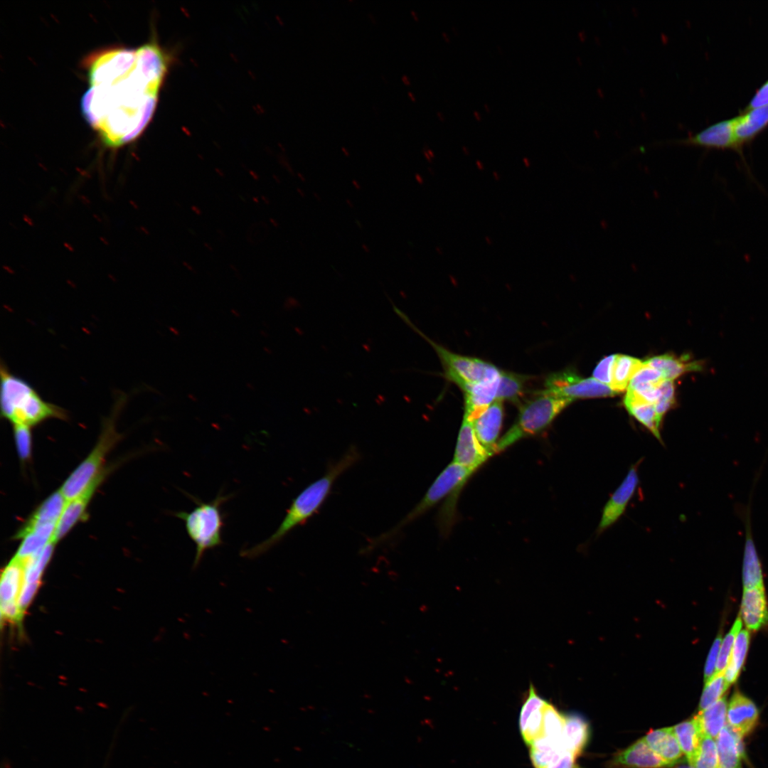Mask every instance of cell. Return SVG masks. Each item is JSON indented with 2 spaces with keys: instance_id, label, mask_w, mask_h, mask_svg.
<instances>
[{
  "instance_id": "1",
  "label": "cell",
  "mask_w": 768,
  "mask_h": 768,
  "mask_svg": "<svg viewBox=\"0 0 768 768\" xmlns=\"http://www.w3.org/2000/svg\"><path fill=\"white\" fill-rule=\"evenodd\" d=\"M166 70V58L154 43L110 50L94 60L82 110L104 145L117 149L141 134L153 115Z\"/></svg>"
},
{
  "instance_id": "2",
  "label": "cell",
  "mask_w": 768,
  "mask_h": 768,
  "mask_svg": "<svg viewBox=\"0 0 768 768\" xmlns=\"http://www.w3.org/2000/svg\"><path fill=\"white\" fill-rule=\"evenodd\" d=\"M360 458L357 447L351 446L339 459L328 466L321 477L311 483L292 500L280 525L269 538L242 550L240 555L251 559L257 558L281 542L294 528L306 523L320 509L338 477Z\"/></svg>"
},
{
  "instance_id": "3",
  "label": "cell",
  "mask_w": 768,
  "mask_h": 768,
  "mask_svg": "<svg viewBox=\"0 0 768 768\" xmlns=\"http://www.w3.org/2000/svg\"><path fill=\"white\" fill-rule=\"evenodd\" d=\"M1 415L12 425L30 427L50 418L65 420L68 412L44 400L27 381L12 373L1 361Z\"/></svg>"
},
{
  "instance_id": "4",
  "label": "cell",
  "mask_w": 768,
  "mask_h": 768,
  "mask_svg": "<svg viewBox=\"0 0 768 768\" xmlns=\"http://www.w3.org/2000/svg\"><path fill=\"white\" fill-rule=\"evenodd\" d=\"M573 400L555 396L544 390L521 405L513 425L499 439L496 454L506 449L521 439L544 432L555 417Z\"/></svg>"
},
{
  "instance_id": "5",
  "label": "cell",
  "mask_w": 768,
  "mask_h": 768,
  "mask_svg": "<svg viewBox=\"0 0 768 768\" xmlns=\"http://www.w3.org/2000/svg\"><path fill=\"white\" fill-rule=\"evenodd\" d=\"M127 397L120 393L116 398L112 413L103 422L101 434L91 453L70 474L60 489L67 501L84 492L93 481L104 471L103 463L109 452L121 438L116 430V419L124 407Z\"/></svg>"
},
{
  "instance_id": "6",
  "label": "cell",
  "mask_w": 768,
  "mask_h": 768,
  "mask_svg": "<svg viewBox=\"0 0 768 768\" xmlns=\"http://www.w3.org/2000/svg\"><path fill=\"white\" fill-rule=\"evenodd\" d=\"M229 496L218 494L211 501L203 502L193 498L196 506L190 512L177 511L174 516L183 520L190 538L196 545L193 568L200 564L204 553L223 544L222 529L224 525L220 506Z\"/></svg>"
},
{
  "instance_id": "7",
  "label": "cell",
  "mask_w": 768,
  "mask_h": 768,
  "mask_svg": "<svg viewBox=\"0 0 768 768\" xmlns=\"http://www.w3.org/2000/svg\"><path fill=\"white\" fill-rule=\"evenodd\" d=\"M475 471L452 461L439 474L417 504L394 527L371 540L366 550L375 548L390 541L405 527L434 507L442 498L452 494H459Z\"/></svg>"
},
{
  "instance_id": "8",
  "label": "cell",
  "mask_w": 768,
  "mask_h": 768,
  "mask_svg": "<svg viewBox=\"0 0 768 768\" xmlns=\"http://www.w3.org/2000/svg\"><path fill=\"white\" fill-rule=\"evenodd\" d=\"M395 313L412 329L425 338L434 348L442 364L445 377L464 392L487 379L500 375L501 370L494 365L477 358L454 353L424 334L409 317L393 305Z\"/></svg>"
},
{
  "instance_id": "9",
  "label": "cell",
  "mask_w": 768,
  "mask_h": 768,
  "mask_svg": "<svg viewBox=\"0 0 768 768\" xmlns=\"http://www.w3.org/2000/svg\"><path fill=\"white\" fill-rule=\"evenodd\" d=\"M544 390L558 397L576 398L611 397L618 393L594 378H582L572 370H563L547 377Z\"/></svg>"
},
{
  "instance_id": "10",
  "label": "cell",
  "mask_w": 768,
  "mask_h": 768,
  "mask_svg": "<svg viewBox=\"0 0 768 768\" xmlns=\"http://www.w3.org/2000/svg\"><path fill=\"white\" fill-rule=\"evenodd\" d=\"M734 129L735 118L714 124L688 137L655 142L649 146L668 144H681L707 149H731L741 153V147L737 142Z\"/></svg>"
},
{
  "instance_id": "11",
  "label": "cell",
  "mask_w": 768,
  "mask_h": 768,
  "mask_svg": "<svg viewBox=\"0 0 768 768\" xmlns=\"http://www.w3.org/2000/svg\"><path fill=\"white\" fill-rule=\"evenodd\" d=\"M641 459L631 466L626 476L605 503L597 529L598 535L613 526L624 513L639 484V468Z\"/></svg>"
},
{
  "instance_id": "12",
  "label": "cell",
  "mask_w": 768,
  "mask_h": 768,
  "mask_svg": "<svg viewBox=\"0 0 768 768\" xmlns=\"http://www.w3.org/2000/svg\"><path fill=\"white\" fill-rule=\"evenodd\" d=\"M490 457L491 455L477 439L472 422L464 416L453 461L476 471Z\"/></svg>"
},
{
  "instance_id": "13",
  "label": "cell",
  "mask_w": 768,
  "mask_h": 768,
  "mask_svg": "<svg viewBox=\"0 0 768 768\" xmlns=\"http://www.w3.org/2000/svg\"><path fill=\"white\" fill-rule=\"evenodd\" d=\"M503 418V402L496 400L471 422L477 439L491 456L496 454Z\"/></svg>"
},
{
  "instance_id": "14",
  "label": "cell",
  "mask_w": 768,
  "mask_h": 768,
  "mask_svg": "<svg viewBox=\"0 0 768 768\" xmlns=\"http://www.w3.org/2000/svg\"><path fill=\"white\" fill-rule=\"evenodd\" d=\"M758 718L759 711L755 704L736 691L727 705V724L743 737L755 727Z\"/></svg>"
},
{
  "instance_id": "15",
  "label": "cell",
  "mask_w": 768,
  "mask_h": 768,
  "mask_svg": "<svg viewBox=\"0 0 768 768\" xmlns=\"http://www.w3.org/2000/svg\"><path fill=\"white\" fill-rule=\"evenodd\" d=\"M104 477L105 471H103L84 492L78 496L67 501L53 535V540L56 543L63 538L84 517L86 508L96 489Z\"/></svg>"
},
{
  "instance_id": "16",
  "label": "cell",
  "mask_w": 768,
  "mask_h": 768,
  "mask_svg": "<svg viewBox=\"0 0 768 768\" xmlns=\"http://www.w3.org/2000/svg\"><path fill=\"white\" fill-rule=\"evenodd\" d=\"M740 614L750 630L757 631L768 623V606L764 587L744 588Z\"/></svg>"
},
{
  "instance_id": "17",
  "label": "cell",
  "mask_w": 768,
  "mask_h": 768,
  "mask_svg": "<svg viewBox=\"0 0 768 768\" xmlns=\"http://www.w3.org/2000/svg\"><path fill=\"white\" fill-rule=\"evenodd\" d=\"M616 764L631 768H661L668 764L655 753L644 738L639 739L614 758Z\"/></svg>"
},
{
  "instance_id": "18",
  "label": "cell",
  "mask_w": 768,
  "mask_h": 768,
  "mask_svg": "<svg viewBox=\"0 0 768 768\" xmlns=\"http://www.w3.org/2000/svg\"><path fill=\"white\" fill-rule=\"evenodd\" d=\"M719 767L721 768H741L744 757L742 737L735 732L727 724L720 731L715 740Z\"/></svg>"
},
{
  "instance_id": "19",
  "label": "cell",
  "mask_w": 768,
  "mask_h": 768,
  "mask_svg": "<svg viewBox=\"0 0 768 768\" xmlns=\"http://www.w3.org/2000/svg\"><path fill=\"white\" fill-rule=\"evenodd\" d=\"M644 362L658 370L665 380H670L688 372L703 370V363L700 361H691L689 354H684L680 357L670 353L663 354L650 358Z\"/></svg>"
},
{
  "instance_id": "20",
  "label": "cell",
  "mask_w": 768,
  "mask_h": 768,
  "mask_svg": "<svg viewBox=\"0 0 768 768\" xmlns=\"http://www.w3.org/2000/svg\"><path fill=\"white\" fill-rule=\"evenodd\" d=\"M644 738L649 747L669 767L681 759L683 752L673 727L651 730Z\"/></svg>"
},
{
  "instance_id": "21",
  "label": "cell",
  "mask_w": 768,
  "mask_h": 768,
  "mask_svg": "<svg viewBox=\"0 0 768 768\" xmlns=\"http://www.w3.org/2000/svg\"><path fill=\"white\" fill-rule=\"evenodd\" d=\"M624 405L628 412L644 426L657 439L662 442L661 425L654 405L641 399L633 392L627 390Z\"/></svg>"
},
{
  "instance_id": "22",
  "label": "cell",
  "mask_w": 768,
  "mask_h": 768,
  "mask_svg": "<svg viewBox=\"0 0 768 768\" xmlns=\"http://www.w3.org/2000/svg\"><path fill=\"white\" fill-rule=\"evenodd\" d=\"M768 125V105L748 110L735 118V135L738 145L750 142Z\"/></svg>"
},
{
  "instance_id": "23",
  "label": "cell",
  "mask_w": 768,
  "mask_h": 768,
  "mask_svg": "<svg viewBox=\"0 0 768 768\" xmlns=\"http://www.w3.org/2000/svg\"><path fill=\"white\" fill-rule=\"evenodd\" d=\"M26 560L14 557L1 573L0 584L1 604L17 602L24 577Z\"/></svg>"
},
{
  "instance_id": "24",
  "label": "cell",
  "mask_w": 768,
  "mask_h": 768,
  "mask_svg": "<svg viewBox=\"0 0 768 768\" xmlns=\"http://www.w3.org/2000/svg\"><path fill=\"white\" fill-rule=\"evenodd\" d=\"M66 503L67 500L60 489L54 492L36 509L16 536L38 526L48 523L57 524Z\"/></svg>"
},
{
  "instance_id": "25",
  "label": "cell",
  "mask_w": 768,
  "mask_h": 768,
  "mask_svg": "<svg viewBox=\"0 0 768 768\" xmlns=\"http://www.w3.org/2000/svg\"><path fill=\"white\" fill-rule=\"evenodd\" d=\"M57 524L48 523L36 526L17 538H22L21 543L14 555L26 560L43 549L53 539Z\"/></svg>"
},
{
  "instance_id": "26",
  "label": "cell",
  "mask_w": 768,
  "mask_h": 768,
  "mask_svg": "<svg viewBox=\"0 0 768 768\" xmlns=\"http://www.w3.org/2000/svg\"><path fill=\"white\" fill-rule=\"evenodd\" d=\"M727 703L725 697L721 698L708 708L699 711L695 716L703 736L716 739L727 725Z\"/></svg>"
},
{
  "instance_id": "27",
  "label": "cell",
  "mask_w": 768,
  "mask_h": 768,
  "mask_svg": "<svg viewBox=\"0 0 768 768\" xmlns=\"http://www.w3.org/2000/svg\"><path fill=\"white\" fill-rule=\"evenodd\" d=\"M589 737L587 723L580 716L572 715L565 717L562 734V748L575 757L583 750Z\"/></svg>"
},
{
  "instance_id": "28",
  "label": "cell",
  "mask_w": 768,
  "mask_h": 768,
  "mask_svg": "<svg viewBox=\"0 0 768 768\" xmlns=\"http://www.w3.org/2000/svg\"><path fill=\"white\" fill-rule=\"evenodd\" d=\"M673 728L683 754L691 764L703 736L695 717L676 725Z\"/></svg>"
},
{
  "instance_id": "29",
  "label": "cell",
  "mask_w": 768,
  "mask_h": 768,
  "mask_svg": "<svg viewBox=\"0 0 768 768\" xmlns=\"http://www.w3.org/2000/svg\"><path fill=\"white\" fill-rule=\"evenodd\" d=\"M643 364L644 361L636 358L616 354L610 387L617 393L624 390Z\"/></svg>"
},
{
  "instance_id": "30",
  "label": "cell",
  "mask_w": 768,
  "mask_h": 768,
  "mask_svg": "<svg viewBox=\"0 0 768 768\" xmlns=\"http://www.w3.org/2000/svg\"><path fill=\"white\" fill-rule=\"evenodd\" d=\"M528 376L501 370L496 400L518 403L524 395L525 385Z\"/></svg>"
},
{
  "instance_id": "31",
  "label": "cell",
  "mask_w": 768,
  "mask_h": 768,
  "mask_svg": "<svg viewBox=\"0 0 768 768\" xmlns=\"http://www.w3.org/2000/svg\"><path fill=\"white\" fill-rule=\"evenodd\" d=\"M750 639V633L746 629L740 630L736 636L729 663L723 672L729 685L735 683L739 676L749 648Z\"/></svg>"
},
{
  "instance_id": "32",
  "label": "cell",
  "mask_w": 768,
  "mask_h": 768,
  "mask_svg": "<svg viewBox=\"0 0 768 768\" xmlns=\"http://www.w3.org/2000/svg\"><path fill=\"white\" fill-rule=\"evenodd\" d=\"M56 542L53 539L43 549L26 560L23 585L39 586L42 574L50 561Z\"/></svg>"
},
{
  "instance_id": "33",
  "label": "cell",
  "mask_w": 768,
  "mask_h": 768,
  "mask_svg": "<svg viewBox=\"0 0 768 768\" xmlns=\"http://www.w3.org/2000/svg\"><path fill=\"white\" fill-rule=\"evenodd\" d=\"M530 755L535 768H548L555 757L564 750L542 735L530 745Z\"/></svg>"
},
{
  "instance_id": "34",
  "label": "cell",
  "mask_w": 768,
  "mask_h": 768,
  "mask_svg": "<svg viewBox=\"0 0 768 768\" xmlns=\"http://www.w3.org/2000/svg\"><path fill=\"white\" fill-rule=\"evenodd\" d=\"M565 727V717L550 704L546 703L543 708V735L555 744L562 746Z\"/></svg>"
},
{
  "instance_id": "35",
  "label": "cell",
  "mask_w": 768,
  "mask_h": 768,
  "mask_svg": "<svg viewBox=\"0 0 768 768\" xmlns=\"http://www.w3.org/2000/svg\"><path fill=\"white\" fill-rule=\"evenodd\" d=\"M730 685L727 683L724 673L715 674L705 682L699 703V711L703 710L718 701L727 690Z\"/></svg>"
},
{
  "instance_id": "36",
  "label": "cell",
  "mask_w": 768,
  "mask_h": 768,
  "mask_svg": "<svg viewBox=\"0 0 768 768\" xmlns=\"http://www.w3.org/2000/svg\"><path fill=\"white\" fill-rule=\"evenodd\" d=\"M695 768H718L719 759L715 739L702 736L699 748L691 763Z\"/></svg>"
},
{
  "instance_id": "37",
  "label": "cell",
  "mask_w": 768,
  "mask_h": 768,
  "mask_svg": "<svg viewBox=\"0 0 768 768\" xmlns=\"http://www.w3.org/2000/svg\"><path fill=\"white\" fill-rule=\"evenodd\" d=\"M742 625V622L741 617H738L736 619L729 633L725 636L724 639L721 642L718 663L716 666L715 674L723 673L725 670L729 663L732 649L736 636L739 631L741 630Z\"/></svg>"
},
{
  "instance_id": "38",
  "label": "cell",
  "mask_w": 768,
  "mask_h": 768,
  "mask_svg": "<svg viewBox=\"0 0 768 768\" xmlns=\"http://www.w3.org/2000/svg\"><path fill=\"white\" fill-rule=\"evenodd\" d=\"M660 397L654 404L658 417L662 420L664 415L675 405V388L673 380H664L659 385Z\"/></svg>"
},
{
  "instance_id": "39",
  "label": "cell",
  "mask_w": 768,
  "mask_h": 768,
  "mask_svg": "<svg viewBox=\"0 0 768 768\" xmlns=\"http://www.w3.org/2000/svg\"><path fill=\"white\" fill-rule=\"evenodd\" d=\"M30 427L25 425H13L14 435L19 457L22 460H26L31 455V432Z\"/></svg>"
},
{
  "instance_id": "40",
  "label": "cell",
  "mask_w": 768,
  "mask_h": 768,
  "mask_svg": "<svg viewBox=\"0 0 768 768\" xmlns=\"http://www.w3.org/2000/svg\"><path fill=\"white\" fill-rule=\"evenodd\" d=\"M662 373L644 361L643 366L631 378L629 387L641 384L659 385L664 380Z\"/></svg>"
},
{
  "instance_id": "41",
  "label": "cell",
  "mask_w": 768,
  "mask_h": 768,
  "mask_svg": "<svg viewBox=\"0 0 768 768\" xmlns=\"http://www.w3.org/2000/svg\"><path fill=\"white\" fill-rule=\"evenodd\" d=\"M546 703L547 702L538 695L535 689L531 685L528 696L521 710L519 720L521 732L523 730L530 715L537 709L543 708Z\"/></svg>"
},
{
  "instance_id": "42",
  "label": "cell",
  "mask_w": 768,
  "mask_h": 768,
  "mask_svg": "<svg viewBox=\"0 0 768 768\" xmlns=\"http://www.w3.org/2000/svg\"><path fill=\"white\" fill-rule=\"evenodd\" d=\"M615 357L616 354H612L602 358L595 367L592 378L604 384L611 385Z\"/></svg>"
},
{
  "instance_id": "43",
  "label": "cell",
  "mask_w": 768,
  "mask_h": 768,
  "mask_svg": "<svg viewBox=\"0 0 768 768\" xmlns=\"http://www.w3.org/2000/svg\"><path fill=\"white\" fill-rule=\"evenodd\" d=\"M721 642L722 637L719 636L715 639L710 648L705 666V682L710 680L715 674L716 666L718 663Z\"/></svg>"
},
{
  "instance_id": "44",
  "label": "cell",
  "mask_w": 768,
  "mask_h": 768,
  "mask_svg": "<svg viewBox=\"0 0 768 768\" xmlns=\"http://www.w3.org/2000/svg\"><path fill=\"white\" fill-rule=\"evenodd\" d=\"M1 614L6 620L16 622L21 621L23 614L17 602L1 604Z\"/></svg>"
},
{
  "instance_id": "45",
  "label": "cell",
  "mask_w": 768,
  "mask_h": 768,
  "mask_svg": "<svg viewBox=\"0 0 768 768\" xmlns=\"http://www.w3.org/2000/svg\"><path fill=\"white\" fill-rule=\"evenodd\" d=\"M575 757L568 751L562 750L555 757L548 768H574Z\"/></svg>"
},
{
  "instance_id": "46",
  "label": "cell",
  "mask_w": 768,
  "mask_h": 768,
  "mask_svg": "<svg viewBox=\"0 0 768 768\" xmlns=\"http://www.w3.org/2000/svg\"><path fill=\"white\" fill-rule=\"evenodd\" d=\"M768 105V80L757 91L748 105L747 110Z\"/></svg>"
},
{
  "instance_id": "47",
  "label": "cell",
  "mask_w": 768,
  "mask_h": 768,
  "mask_svg": "<svg viewBox=\"0 0 768 768\" xmlns=\"http://www.w3.org/2000/svg\"><path fill=\"white\" fill-rule=\"evenodd\" d=\"M679 762V761H678ZM676 762L671 766L672 768H695L686 758L681 762Z\"/></svg>"
},
{
  "instance_id": "48",
  "label": "cell",
  "mask_w": 768,
  "mask_h": 768,
  "mask_svg": "<svg viewBox=\"0 0 768 768\" xmlns=\"http://www.w3.org/2000/svg\"><path fill=\"white\" fill-rule=\"evenodd\" d=\"M401 80L405 85L409 86L411 85L410 80L406 75H403L401 78Z\"/></svg>"
},
{
  "instance_id": "49",
  "label": "cell",
  "mask_w": 768,
  "mask_h": 768,
  "mask_svg": "<svg viewBox=\"0 0 768 768\" xmlns=\"http://www.w3.org/2000/svg\"><path fill=\"white\" fill-rule=\"evenodd\" d=\"M407 95L412 102L416 101V97H415V96L414 95V94L412 92L408 91L407 92Z\"/></svg>"
},
{
  "instance_id": "50",
  "label": "cell",
  "mask_w": 768,
  "mask_h": 768,
  "mask_svg": "<svg viewBox=\"0 0 768 768\" xmlns=\"http://www.w3.org/2000/svg\"><path fill=\"white\" fill-rule=\"evenodd\" d=\"M410 13L411 15L413 16L414 19L417 21L419 20L417 14L415 11H411Z\"/></svg>"
},
{
  "instance_id": "51",
  "label": "cell",
  "mask_w": 768,
  "mask_h": 768,
  "mask_svg": "<svg viewBox=\"0 0 768 768\" xmlns=\"http://www.w3.org/2000/svg\"><path fill=\"white\" fill-rule=\"evenodd\" d=\"M476 165H477V167H478V168H479V169H484V165L482 164V163H481V161H480L479 160H477V161H476Z\"/></svg>"
},
{
  "instance_id": "52",
  "label": "cell",
  "mask_w": 768,
  "mask_h": 768,
  "mask_svg": "<svg viewBox=\"0 0 768 768\" xmlns=\"http://www.w3.org/2000/svg\"><path fill=\"white\" fill-rule=\"evenodd\" d=\"M474 115L475 116V117L476 118V119H478V120H480V119H481V115H480V114H479V112H478L477 111H474Z\"/></svg>"
},
{
  "instance_id": "53",
  "label": "cell",
  "mask_w": 768,
  "mask_h": 768,
  "mask_svg": "<svg viewBox=\"0 0 768 768\" xmlns=\"http://www.w3.org/2000/svg\"><path fill=\"white\" fill-rule=\"evenodd\" d=\"M523 161H524V163L526 164V166H530V161H529V160H528V159L527 158H524V159H523Z\"/></svg>"
},
{
  "instance_id": "54",
  "label": "cell",
  "mask_w": 768,
  "mask_h": 768,
  "mask_svg": "<svg viewBox=\"0 0 768 768\" xmlns=\"http://www.w3.org/2000/svg\"><path fill=\"white\" fill-rule=\"evenodd\" d=\"M437 116L439 117V119L441 120H443L444 119V116L442 115V114L440 112H437Z\"/></svg>"
},
{
  "instance_id": "55",
  "label": "cell",
  "mask_w": 768,
  "mask_h": 768,
  "mask_svg": "<svg viewBox=\"0 0 768 768\" xmlns=\"http://www.w3.org/2000/svg\"><path fill=\"white\" fill-rule=\"evenodd\" d=\"M442 36H443V37H444L445 40L447 42H449V38L447 37V33L445 32H442Z\"/></svg>"
},
{
  "instance_id": "56",
  "label": "cell",
  "mask_w": 768,
  "mask_h": 768,
  "mask_svg": "<svg viewBox=\"0 0 768 768\" xmlns=\"http://www.w3.org/2000/svg\"><path fill=\"white\" fill-rule=\"evenodd\" d=\"M462 149H463V151H464V153H465V154H469V151H468V149H467V148H466V146H464L462 147Z\"/></svg>"
},
{
  "instance_id": "57",
  "label": "cell",
  "mask_w": 768,
  "mask_h": 768,
  "mask_svg": "<svg viewBox=\"0 0 768 768\" xmlns=\"http://www.w3.org/2000/svg\"><path fill=\"white\" fill-rule=\"evenodd\" d=\"M493 174H494V178H496V180L499 179L498 175L497 174V173H496V171H494Z\"/></svg>"
},
{
  "instance_id": "58",
  "label": "cell",
  "mask_w": 768,
  "mask_h": 768,
  "mask_svg": "<svg viewBox=\"0 0 768 768\" xmlns=\"http://www.w3.org/2000/svg\"><path fill=\"white\" fill-rule=\"evenodd\" d=\"M427 153H428V154H430V155L431 156H434V153H433V151H431L430 149H429V150L427 151Z\"/></svg>"
},
{
  "instance_id": "59",
  "label": "cell",
  "mask_w": 768,
  "mask_h": 768,
  "mask_svg": "<svg viewBox=\"0 0 768 768\" xmlns=\"http://www.w3.org/2000/svg\"><path fill=\"white\" fill-rule=\"evenodd\" d=\"M484 107H485V109H486V110L487 112H489V111H490V109L489 108V107H488V105H487L486 104H484Z\"/></svg>"
},
{
  "instance_id": "60",
  "label": "cell",
  "mask_w": 768,
  "mask_h": 768,
  "mask_svg": "<svg viewBox=\"0 0 768 768\" xmlns=\"http://www.w3.org/2000/svg\"><path fill=\"white\" fill-rule=\"evenodd\" d=\"M718 768H721V767H719Z\"/></svg>"
}]
</instances>
